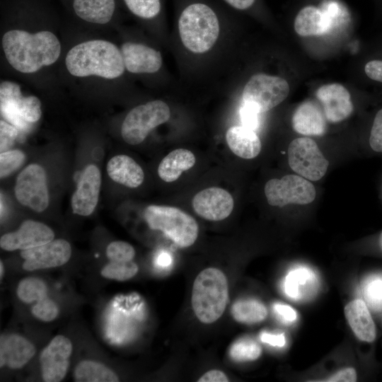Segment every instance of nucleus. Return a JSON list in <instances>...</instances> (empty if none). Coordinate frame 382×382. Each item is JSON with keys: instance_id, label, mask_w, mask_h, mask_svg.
Segmentation results:
<instances>
[{"instance_id": "1", "label": "nucleus", "mask_w": 382, "mask_h": 382, "mask_svg": "<svg viewBox=\"0 0 382 382\" xmlns=\"http://www.w3.org/2000/svg\"><path fill=\"white\" fill-rule=\"evenodd\" d=\"M1 45L10 65L24 74L35 73L54 64L61 53L58 38L48 30L30 33L11 30L3 35Z\"/></svg>"}, {"instance_id": "2", "label": "nucleus", "mask_w": 382, "mask_h": 382, "mask_svg": "<svg viewBox=\"0 0 382 382\" xmlns=\"http://www.w3.org/2000/svg\"><path fill=\"white\" fill-rule=\"evenodd\" d=\"M65 64L68 71L77 77L96 76L114 79L125 69L120 50L104 40H88L74 46L66 54Z\"/></svg>"}, {"instance_id": "3", "label": "nucleus", "mask_w": 382, "mask_h": 382, "mask_svg": "<svg viewBox=\"0 0 382 382\" xmlns=\"http://www.w3.org/2000/svg\"><path fill=\"white\" fill-rule=\"evenodd\" d=\"M228 298V281L220 270L204 269L195 278L191 303L196 317L202 323L216 321L226 308Z\"/></svg>"}, {"instance_id": "4", "label": "nucleus", "mask_w": 382, "mask_h": 382, "mask_svg": "<svg viewBox=\"0 0 382 382\" xmlns=\"http://www.w3.org/2000/svg\"><path fill=\"white\" fill-rule=\"evenodd\" d=\"M178 29L184 46L194 53L209 50L219 35V23L207 5L195 3L187 6L178 20Z\"/></svg>"}, {"instance_id": "5", "label": "nucleus", "mask_w": 382, "mask_h": 382, "mask_svg": "<svg viewBox=\"0 0 382 382\" xmlns=\"http://www.w3.org/2000/svg\"><path fill=\"white\" fill-rule=\"evenodd\" d=\"M144 217L150 228L162 231L180 248L191 246L197 238L196 220L178 207L149 205L144 209Z\"/></svg>"}, {"instance_id": "6", "label": "nucleus", "mask_w": 382, "mask_h": 382, "mask_svg": "<svg viewBox=\"0 0 382 382\" xmlns=\"http://www.w3.org/2000/svg\"><path fill=\"white\" fill-rule=\"evenodd\" d=\"M0 108L2 117L21 130L37 122L42 115L40 99L35 96L23 97L21 86L9 81L1 82Z\"/></svg>"}, {"instance_id": "7", "label": "nucleus", "mask_w": 382, "mask_h": 382, "mask_svg": "<svg viewBox=\"0 0 382 382\" xmlns=\"http://www.w3.org/2000/svg\"><path fill=\"white\" fill-rule=\"evenodd\" d=\"M170 116L168 105L156 100L131 110L121 126V135L131 145L141 144L151 130L167 122Z\"/></svg>"}, {"instance_id": "8", "label": "nucleus", "mask_w": 382, "mask_h": 382, "mask_svg": "<svg viewBox=\"0 0 382 382\" xmlns=\"http://www.w3.org/2000/svg\"><path fill=\"white\" fill-rule=\"evenodd\" d=\"M289 86L283 78L266 74L251 76L243 90V103L267 112L280 104L288 96Z\"/></svg>"}, {"instance_id": "9", "label": "nucleus", "mask_w": 382, "mask_h": 382, "mask_svg": "<svg viewBox=\"0 0 382 382\" xmlns=\"http://www.w3.org/2000/svg\"><path fill=\"white\" fill-rule=\"evenodd\" d=\"M265 195L271 206L307 204L316 195L313 184L301 175H286L280 179H271L265 185Z\"/></svg>"}, {"instance_id": "10", "label": "nucleus", "mask_w": 382, "mask_h": 382, "mask_svg": "<svg viewBox=\"0 0 382 382\" xmlns=\"http://www.w3.org/2000/svg\"><path fill=\"white\" fill-rule=\"evenodd\" d=\"M288 162L295 173L313 181L325 175L329 165L317 144L308 137L291 141L288 147Z\"/></svg>"}, {"instance_id": "11", "label": "nucleus", "mask_w": 382, "mask_h": 382, "mask_svg": "<svg viewBox=\"0 0 382 382\" xmlns=\"http://www.w3.org/2000/svg\"><path fill=\"white\" fill-rule=\"evenodd\" d=\"M14 191L18 202L35 212H41L48 207L46 173L37 164L28 165L20 173Z\"/></svg>"}, {"instance_id": "12", "label": "nucleus", "mask_w": 382, "mask_h": 382, "mask_svg": "<svg viewBox=\"0 0 382 382\" xmlns=\"http://www.w3.org/2000/svg\"><path fill=\"white\" fill-rule=\"evenodd\" d=\"M71 353V340L62 335L55 336L40 353V370L43 381H62L68 371Z\"/></svg>"}, {"instance_id": "13", "label": "nucleus", "mask_w": 382, "mask_h": 382, "mask_svg": "<svg viewBox=\"0 0 382 382\" xmlns=\"http://www.w3.org/2000/svg\"><path fill=\"white\" fill-rule=\"evenodd\" d=\"M71 255V245L64 239L52 240L42 245L21 251V256L24 260L23 268L27 271L62 266L69 260Z\"/></svg>"}, {"instance_id": "14", "label": "nucleus", "mask_w": 382, "mask_h": 382, "mask_svg": "<svg viewBox=\"0 0 382 382\" xmlns=\"http://www.w3.org/2000/svg\"><path fill=\"white\" fill-rule=\"evenodd\" d=\"M54 238V231L48 226L26 220L17 231L4 234L0 239V246L7 251L23 250L49 243Z\"/></svg>"}, {"instance_id": "15", "label": "nucleus", "mask_w": 382, "mask_h": 382, "mask_svg": "<svg viewBox=\"0 0 382 382\" xmlns=\"http://www.w3.org/2000/svg\"><path fill=\"white\" fill-rule=\"evenodd\" d=\"M197 215L209 221H221L233 211V198L226 190L211 187L199 191L192 201Z\"/></svg>"}, {"instance_id": "16", "label": "nucleus", "mask_w": 382, "mask_h": 382, "mask_svg": "<svg viewBox=\"0 0 382 382\" xmlns=\"http://www.w3.org/2000/svg\"><path fill=\"white\" fill-rule=\"evenodd\" d=\"M100 183V173L98 167L93 164L86 166L71 197L74 213L81 216H88L93 213L98 204Z\"/></svg>"}, {"instance_id": "17", "label": "nucleus", "mask_w": 382, "mask_h": 382, "mask_svg": "<svg viewBox=\"0 0 382 382\" xmlns=\"http://www.w3.org/2000/svg\"><path fill=\"white\" fill-rule=\"evenodd\" d=\"M326 120L331 122H341L353 112L354 105L347 89L340 83L325 84L316 91Z\"/></svg>"}, {"instance_id": "18", "label": "nucleus", "mask_w": 382, "mask_h": 382, "mask_svg": "<svg viewBox=\"0 0 382 382\" xmlns=\"http://www.w3.org/2000/svg\"><path fill=\"white\" fill-rule=\"evenodd\" d=\"M122 53L125 69L133 74H153L162 66L159 51L145 45L127 42L122 45Z\"/></svg>"}, {"instance_id": "19", "label": "nucleus", "mask_w": 382, "mask_h": 382, "mask_svg": "<svg viewBox=\"0 0 382 382\" xmlns=\"http://www.w3.org/2000/svg\"><path fill=\"white\" fill-rule=\"evenodd\" d=\"M35 348L31 342L19 335L1 338L0 365L11 369H19L33 357Z\"/></svg>"}, {"instance_id": "20", "label": "nucleus", "mask_w": 382, "mask_h": 382, "mask_svg": "<svg viewBox=\"0 0 382 382\" xmlns=\"http://www.w3.org/2000/svg\"><path fill=\"white\" fill-rule=\"evenodd\" d=\"M292 127L294 131L301 134L321 136L326 131V117L316 103L306 101L294 111Z\"/></svg>"}, {"instance_id": "21", "label": "nucleus", "mask_w": 382, "mask_h": 382, "mask_svg": "<svg viewBox=\"0 0 382 382\" xmlns=\"http://www.w3.org/2000/svg\"><path fill=\"white\" fill-rule=\"evenodd\" d=\"M345 314L358 339L366 342H371L375 340V323L364 301L354 299L348 303L345 308Z\"/></svg>"}, {"instance_id": "22", "label": "nucleus", "mask_w": 382, "mask_h": 382, "mask_svg": "<svg viewBox=\"0 0 382 382\" xmlns=\"http://www.w3.org/2000/svg\"><path fill=\"white\" fill-rule=\"evenodd\" d=\"M107 172L113 181L130 188L139 187L144 179L141 166L126 155L112 157L107 164Z\"/></svg>"}, {"instance_id": "23", "label": "nucleus", "mask_w": 382, "mask_h": 382, "mask_svg": "<svg viewBox=\"0 0 382 382\" xmlns=\"http://www.w3.org/2000/svg\"><path fill=\"white\" fill-rule=\"evenodd\" d=\"M226 140L231 151L242 158H253L261 151V141L255 132L243 126L228 128Z\"/></svg>"}, {"instance_id": "24", "label": "nucleus", "mask_w": 382, "mask_h": 382, "mask_svg": "<svg viewBox=\"0 0 382 382\" xmlns=\"http://www.w3.org/2000/svg\"><path fill=\"white\" fill-rule=\"evenodd\" d=\"M294 29L299 35L307 37L323 35L332 30V28L320 8L308 6L303 8L296 16Z\"/></svg>"}, {"instance_id": "25", "label": "nucleus", "mask_w": 382, "mask_h": 382, "mask_svg": "<svg viewBox=\"0 0 382 382\" xmlns=\"http://www.w3.org/2000/svg\"><path fill=\"white\" fill-rule=\"evenodd\" d=\"M195 162V156L191 151L185 149L173 150L161 161L158 167V176L167 183L175 181L183 172L192 168Z\"/></svg>"}, {"instance_id": "26", "label": "nucleus", "mask_w": 382, "mask_h": 382, "mask_svg": "<svg viewBox=\"0 0 382 382\" xmlns=\"http://www.w3.org/2000/svg\"><path fill=\"white\" fill-rule=\"evenodd\" d=\"M75 13L82 20L96 24L108 23L115 9V0H74Z\"/></svg>"}, {"instance_id": "27", "label": "nucleus", "mask_w": 382, "mask_h": 382, "mask_svg": "<svg viewBox=\"0 0 382 382\" xmlns=\"http://www.w3.org/2000/svg\"><path fill=\"white\" fill-rule=\"evenodd\" d=\"M314 272L306 267H299L289 272L284 288L286 294L295 300L305 299L313 294L317 286Z\"/></svg>"}, {"instance_id": "28", "label": "nucleus", "mask_w": 382, "mask_h": 382, "mask_svg": "<svg viewBox=\"0 0 382 382\" xmlns=\"http://www.w3.org/2000/svg\"><path fill=\"white\" fill-rule=\"evenodd\" d=\"M76 382H117L119 377L109 367L93 360H83L74 371Z\"/></svg>"}, {"instance_id": "29", "label": "nucleus", "mask_w": 382, "mask_h": 382, "mask_svg": "<svg viewBox=\"0 0 382 382\" xmlns=\"http://www.w3.org/2000/svg\"><path fill=\"white\" fill-rule=\"evenodd\" d=\"M233 318L242 323L253 324L262 321L267 315L265 306L254 299L236 301L232 306Z\"/></svg>"}, {"instance_id": "30", "label": "nucleus", "mask_w": 382, "mask_h": 382, "mask_svg": "<svg viewBox=\"0 0 382 382\" xmlns=\"http://www.w3.org/2000/svg\"><path fill=\"white\" fill-rule=\"evenodd\" d=\"M47 291L45 282L40 278L31 277L18 283L17 296L25 303H33L47 296Z\"/></svg>"}, {"instance_id": "31", "label": "nucleus", "mask_w": 382, "mask_h": 382, "mask_svg": "<svg viewBox=\"0 0 382 382\" xmlns=\"http://www.w3.org/2000/svg\"><path fill=\"white\" fill-rule=\"evenodd\" d=\"M139 267L133 261H110L101 270L100 274L108 279L126 281L134 277Z\"/></svg>"}, {"instance_id": "32", "label": "nucleus", "mask_w": 382, "mask_h": 382, "mask_svg": "<svg viewBox=\"0 0 382 382\" xmlns=\"http://www.w3.org/2000/svg\"><path fill=\"white\" fill-rule=\"evenodd\" d=\"M261 347L255 341L243 338L235 342L230 348V356L236 361H253L261 354Z\"/></svg>"}, {"instance_id": "33", "label": "nucleus", "mask_w": 382, "mask_h": 382, "mask_svg": "<svg viewBox=\"0 0 382 382\" xmlns=\"http://www.w3.org/2000/svg\"><path fill=\"white\" fill-rule=\"evenodd\" d=\"M129 10L135 16L149 19L161 11V0H124Z\"/></svg>"}, {"instance_id": "34", "label": "nucleus", "mask_w": 382, "mask_h": 382, "mask_svg": "<svg viewBox=\"0 0 382 382\" xmlns=\"http://www.w3.org/2000/svg\"><path fill=\"white\" fill-rule=\"evenodd\" d=\"M25 154L20 150L6 151L0 155V177L5 178L17 170L24 162Z\"/></svg>"}, {"instance_id": "35", "label": "nucleus", "mask_w": 382, "mask_h": 382, "mask_svg": "<svg viewBox=\"0 0 382 382\" xmlns=\"http://www.w3.org/2000/svg\"><path fill=\"white\" fill-rule=\"evenodd\" d=\"M367 141L372 151L382 154V108L372 117Z\"/></svg>"}, {"instance_id": "36", "label": "nucleus", "mask_w": 382, "mask_h": 382, "mask_svg": "<svg viewBox=\"0 0 382 382\" xmlns=\"http://www.w3.org/2000/svg\"><path fill=\"white\" fill-rule=\"evenodd\" d=\"M329 19L332 28L344 23L349 18V13L345 6L335 0H325L319 7Z\"/></svg>"}, {"instance_id": "37", "label": "nucleus", "mask_w": 382, "mask_h": 382, "mask_svg": "<svg viewBox=\"0 0 382 382\" xmlns=\"http://www.w3.org/2000/svg\"><path fill=\"white\" fill-rule=\"evenodd\" d=\"M105 252L110 261H131L135 255L133 246L129 243L121 241L109 243Z\"/></svg>"}, {"instance_id": "38", "label": "nucleus", "mask_w": 382, "mask_h": 382, "mask_svg": "<svg viewBox=\"0 0 382 382\" xmlns=\"http://www.w3.org/2000/svg\"><path fill=\"white\" fill-rule=\"evenodd\" d=\"M31 311L36 318L44 322H50L57 317L59 308L54 301L46 296L36 302Z\"/></svg>"}, {"instance_id": "39", "label": "nucleus", "mask_w": 382, "mask_h": 382, "mask_svg": "<svg viewBox=\"0 0 382 382\" xmlns=\"http://www.w3.org/2000/svg\"><path fill=\"white\" fill-rule=\"evenodd\" d=\"M365 297L374 306H382V277H374L366 282Z\"/></svg>"}, {"instance_id": "40", "label": "nucleus", "mask_w": 382, "mask_h": 382, "mask_svg": "<svg viewBox=\"0 0 382 382\" xmlns=\"http://www.w3.org/2000/svg\"><path fill=\"white\" fill-rule=\"evenodd\" d=\"M260 112L255 108L243 103L240 109L241 120L242 126L257 131L260 125Z\"/></svg>"}, {"instance_id": "41", "label": "nucleus", "mask_w": 382, "mask_h": 382, "mask_svg": "<svg viewBox=\"0 0 382 382\" xmlns=\"http://www.w3.org/2000/svg\"><path fill=\"white\" fill-rule=\"evenodd\" d=\"M18 135V129L4 120L0 121V151H8Z\"/></svg>"}, {"instance_id": "42", "label": "nucleus", "mask_w": 382, "mask_h": 382, "mask_svg": "<svg viewBox=\"0 0 382 382\" xmlns=\"http://www.w3.org/2000/svg\"><path fill=\"white\" fill-rule=\"evenodd\" d=\"M364 72L367 79L382 85V57H373L364 66Z\"/></svg>"}, {"instance_id": "43", "label": "nucleus", "mask_w": 382, "mask_h": 382, "mask_svg": "<svg viewBox=\"0 0 382 382\" xmlns=\"http://www.w3.org/2000/svg\"><path fill=\"white\" fill-rule=\"evenodd\" d=\"M274 310L283 322L290 323L296 319V311L288 305L275 303Z\"/></svg>"}, {"instance_id": "44", "label": "nucleus", "mask_w": 382, "mask_h": 382, "mask_svg": "<svg viewBox=\"0 0 382 382\" xmlns=\"http://www.w3.org/2000/svg\"><path fill=\"white\" fill-rule=\"evenodd\" d=\"M357 381L356 371L353 368L342 369L327 378L328 382H354Z\"/></svg>"}, {"instance_id": "45", "label": "nucleus", "mask_w": 382, "mask_h": 382, "mask_svg": "<svg viewBox=\"0 0 382 382\" xmlns=\"http://www.w3.org/2000/svg\"><path fill=\"white\" fill-rule=\"evenodd\" d=\"M260 340L262 342L279 347H284L286 343L285 337L282 333L272 334L264 332L260 335Z\"/></svg>"}, {"instance_id": "46", "label": "nucleus", "mask_w": 382, "mask_h": 382, "mask_svg": "<svg viewBox=\"0 0 382 382\" xmlns=\"http://www.w3.org/2000/svg\"><path fill=\"white\" fill-rule=\"evenodd\" d=\"M199 382H227L228 377L219 370H211L205 373L199 379Z\"/></svg>"}, {"instance_id": "47", "label": "nucleus", "mask_w": 382, "mask_h": 382, "mask_svg": "<svg viewBox=\"0 0 382 382\" xmlns=\"http://www.w3.org/2000/svg\"><path fill=\"white\" fill-rule=\"evenodd\" d=\"M232 7L238 10H245L250 8L255 0H225Z\"/></svg>"}, {"instance_id": "48", "label": "nucleus", "mask_w": 382, "mask_h": 382, "mask_svg": "<svg viewBox=\"0 0 382 382\" xmlns=\"http://www.w3.org/2000/svg\"><path fill=\"white\" fill-rule=\"evenodd\" d=\"M171 257L169 255V254L166 253H162L158 255L157 258L158 265L163 267H166L169 266L171 264Z\"/></svg>"}, {"instance_id": "49", "label": "nucleus", "mask_w": 382, "mask_h": 382, "mask_svg": "<svg viewBox=\"0 0 382 382\" xmlns=\"http://www.w3.org/2000/svg\"><path fill=\"white\" fill-rule=\"evenodd\" d=\"M4 267L2 261L0 262V277L1 279L4 277Z\"/></svg>"}, {"instance_id": "50", "label": "nucleus", "mask_w": 382, "mask_h": 382, "mask_svg": "<svg viewBox=\"0 0 382 382\" xmlns=\"http://www.w3.org/2000/svg\"><path fill=\"white\" fill-rule=\"evenodd\" d=\"M379 243H380L381 248L382 249V233L381 234V236L379 238Z\"/></svg>"}]
</instances>
